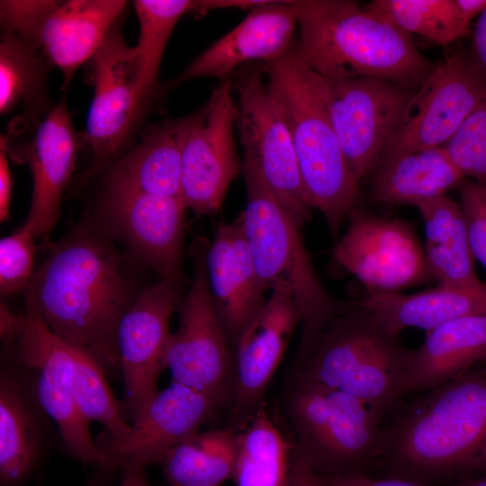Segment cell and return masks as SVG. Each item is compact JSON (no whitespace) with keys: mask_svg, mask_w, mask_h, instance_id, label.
I'll use <instances>...</instances> for the list:
<instances>
[{"mask_svg":"<svg viewBox=\"0 0 486 486\" xmlns=\"http://www.w3.org/2000/svg\"><path fill=\"white\" fill-rule=\"evenodd\" d=\"M260 68L285 117L309 202L321 212L335 237L355 206L357 182L320 98L316 74L290 50Z\"/></svg>","mask_w":486,"mask_h":486,"instance_id":"cell-5","label":"cell"},{"mask_svg":"<svg viewBox=\"0 0 486 486\" xmlns=\"http://www.w3.org/2000/svg\"><path fill=\"white\" fill-rule=\"evenodd\" d=\"M52 66L31 44L20 37L2 32L0 40V112L22 104L28 117H47L55 107L48 93V76Z\"/></svg>","mask_w":486,"mask_h":486,"instance_id":"cell-33","label":"cell"},{"mask_svg":"<svg viewBox=\"0 0 486 486\" xmlns=\"http://www.w3.org/2000/svg\"><path fill=\"white\" fill-rule=\"evenodd\" d=\"M126 5L123 0L58 1L28 43L60 69L66 88L76 69L99 50Z\"/></svg>","mask_w":486,"mask_h":486,"instance_id":"cell-24","label":"cell"},{"mask_svg":"<svg viewBox=\"0 0 486 486\" xmlns=\"http://www.w3.org/2000/svg\"><path fill=\"white\" fill-rule=\"evenodd\" d=\"M299 35L290 52L326 76H371L417 89L437 64L411 35L350 0H298Z\"/></svg>","mask_w":486,"mask_h":486,"instance_id":"cell-3","label":"cell"},{"mask_svg":"<svg viewBox=\"0 0 486 486\" xmlns=\"http://www.w3.org/2000/svg\"><path fill=\"white\" fill-rule=\"evenodd\" d=\"M388 333L360 302H349L302 352L294 379L340 390L364 401L383 418L405 404L402 381L411 350Z\"/></svg>","mask_w":486,"mask_h":486,"instance_id":"cell-4","label":"cell"},{"mask_svg":"<svg viewBox=\"0 0 486 486\" xmlns=\"http://www.w3.org/2000/svg\"><path fill=\"white\" fill-rule=\"evenodd\" d=\"M77 143L63 96L40 122L32 140L12 153L13 158L28 164L32 172V203L23 225L36 238H48L58 220L61 195L74 171Z\"/></svg>","mask_w":486,"mask_h":486,"instance_id":"cell-21","label":"cell"},{"mask_svg":"<svg viewBox=\"0 0 486 486\" xmlns=\"http://www.w3.org/2000/svg\"><path fill=\"white\" fill-rule=\"evenodd\" d=\"M380 463L427 483L486 467V368L406 405L383 427Z\"/></svg>","mask_w":486,"mask_h":486,"instance_id":"cell-2","label":"cell"},{"mask_svg":"<svg viewBox=\"0 0 486 486\" xmlns=\"http://www.w3.org/2000/svg\"><path fill=\"white\" fill-rule=\"evenodd\" d=\"M322 486H428L427 482L400 476L372 478L361 472L319 476Z\"/></svg>","mask_w":486,"mask_h":486,"instance_id":"cell-40","label":"cell"},{"mask_svg":"<svg viewBox=\"0 0 486 486\" xmlns=\"http://www.w3.org/2000/svg\"><path fill=\"white\" fill-rule=\"evenodd\" d=\"M293 449L319 475L361 472L380 463L383 416L360 399L294 379L285 403Z\"/></svg>","mask_w":486,"mask_h":486,"instance_id":"cell-7","label":"cell"},{"mask_svg":"<svg viewBox=\"0 0 486 486\" xmlns=\"http://www.w3.org/2000/svg\"><path fill=\"white\" fill-rule=\"evenodd\" d=\"M238 94V126L243 148V173L261 181L301 228L310 206L302 183L290 130L261 68L231 76Z\"/></svg>","mask_w":486,"mask_h":486,"instance_id":"cell-8","label":"cell"},{"mask_svg":"<svg viewBox=\"0 0 486 486\" xmlns=\"http://www.w3.org/2000/svg\"><path fill=\"white\" fill-rule=\"evenodd\" d=\"M145 468L143 467H128L122 471L120 486H151L148 482Z\"/></svg>","mask_w":486,"mask_h":486,"instance_id":"cell-44","label":"cell"},{"mask_svg":"<svg viewBox=\"0 0 486 486\" xmlns=\"http://www.w3.org/2000/svg\"><path fill=\"white\" fill-rule=\"evenodd\" d=\"M184 117L147 128L140 142L112 163L107 191L181 197Z\"/></svg>","mask_w":486,"mask_h":486,"instance_id":"cell-26","label":"cell"},{"mask_svg":"<svg viewBox=\"0 0 486 486\" xmlns=\"http://www.w3.org/2000/svg\"><path fill=\"white\" fill-rule=\"evenodd\" d=\"M7 150L3 136L0 140V220L5 221L9 216L12 177L7 159Z\"/></svg>","mask_w":486,"mask_h":486,"instance_id":"cell-43","label":"cell"},{"mask_svg":"<svg viewBox=\"0 0 486 486\" xmlns=\"http://www.w3.org/2000/svg\"><path fill=\"white\" fill-rule=\"evenodd\" d=\"M231 76L223 78L207 103L184 117L181 159V197L197 216L217 212L240 164L233 126L238 105Z\"/></svg>","mask_w":486,"mask_h":486,"instance_id":"cell-12","label":"cell"},{"mask_svg":"<svg viewBox=\"0 0 486 486\" xmlns=\"http://www.w3.org/2000/svg\"><path fill=\"white\" fill-rule=\"evenodd\" d=\"M374 170L372 198L389 204L416 206L445 196L466 178L445 146L387 158L378 162Z\"/></svg>","mask_w":486,"mask_h":486,"instance_id":"cell-28","label":"cell"},{"mask_svg":"<svg viewBox=\"0 0 486 486\" xmlns=\"http://www.w3.org/2000/svg\"><path fill=\"white\" fill-rule=\"evenodd\" d=\"M196 244L191 286L178 304L179 325L170 335L164 366L172 382L203 392L220 405L230 404L235 362L211 295L205 261L208 245Z\"/></svg>","mask_w":486,"mask_h":486,"instance_id":"cell-9","label":"cell"},{"mask_svg":"<svg viewBox=\"0 0 486 486\" xmlns=\"http://www.w3.org/2000/svg\"><path fill=\"white\" fill-rule=\"evenodd\" d=\"M224 0H135L133 5L140 24L134 48L137 79L141 94L149 104L156 93L158 71L170 35L187 14H205L225 8Z\"/></svg>","mask_w":486,"mask_h":486,"instance_id":"cell-32","label":"cell"},{"mask_svg":"<svg viewBox=\"0 0 486 486\" xmlns=\"http://www.w3.org/2000/svg\"><path fill=\"white\" fill-rule=\"evenodd\" d=\"M346 233L332 250L333 262L367 290L397 292L435 279L409 222L353 207Z\"/></svg>","mask_w":486,"mask_h":486,"instance_id":"cell-15","label":"cell"},{"mask_svg":"<svg viewBox=\"0 0 486 486\" xmlns=\"http://www.w3.org/2000/svg\"><path fill=\"white\" fill-rule=\"evenodd\" d=\"M469 58L475 68L486 77V8L476 23Z\"/></svg>","mask_w":486,"mask_h":486,"instance_id":"cell-42","label":"cell"},{"mask_svg":"<svg viewBox=\"0 0 486 486\" xmlns=\"http://www.w3.org/2000/svg\"><path fill=\"white\" fill-rule=\"evenodd\" d=\"M53 0H1L2 32L29 42L45 15L57 4Z\"/></svg>","mask_w":486,"mask_h":486,"instance_id":"cell-39","label":"cell"},{"mask_svg":"<svg viewBox=\"0 0 486 486\" xmlns=\"http://www.w3.org/2000/svg\"><path fill=\"white\" fill-rule=\"evenodd\" d=\"M238 431L197 432L173 446L161 464L168 486H220L233 477Z\"/></svg>","mask_w":486,"mask_h":486,"instance_id":"cell-30","label":"cell"},{"mask_svg":"<svg viewBox=\"0 0 486 486\" xmlns=\"http://www.w3.org/2000/svg\"><path fill=\"white\" fill-rule=\"evenodd\" d=\"M298 307L289 291L276 288L240 334L236 345L235 388L230 402L234 429H243L264 408V397L297 326Z\"/></svg>","mask_w":486,"mask_h":486,"instance_id":"cell-19","label":"cell"},{"mask_svg":"<svg viewBox=\"0 0 486 486\" xmlns=\"http://www.w3.org/2000/svg\"><path fill=\"white\" fill-rule=\"evenodd\" d=\"M455 486H486V477L465 480Z\"/></svg>","mask_w":486,"mask_h":486,"instance_id":"cell-45","label":"cell"},{"mask_svg":"<svg viewBox=\"0 0 486 486\" xmlns=\"http://www.w3.org/2000/svg\"><path fill=\"white\" fill-rule=\"evenodd\" d=\"M112 241L95 223L77 226L53 245L25 288L26 307L104 373L120 368L118 325L142 291Z\"/></svg>","mask_w":486,"mask_h":486,"instance_id":"cell-1","label":"cell"},{"mask_svg":"<svg viewBox=\"0 0 486 486\" xmlns=\"http://www.w3.org/2000/svg\"><path fill=\"white\" fill-rule=\"evenodd\" d=\"M485 97L486 77L453 52L416 89L378 162L445 146Z\"/></svg>","mask_w":486,"mask_h":486,"instance_id":"cell-13","label":"cell"},{"mask_svg":"<svg viewBox=\"0 0 486 486\" xmlns=\"http://www.w3.org/2000/svg\"><path fill=\"white\" fill-rule=\"evenodd\" d=\"M289 486H322L319 475L293 448L291 453Z\"/></svg>","mask_w":486,"mask_h":486,"instance_id":"cell-41","label":"cell"},{"mask_svg":"<svg viewBox=\"0 0 486 486\" xmlns=\"http://www.w3.org/2000/svg\"><path fill=\"white\" fill-rule=\"evenodd\" d=\"M247 205L240 214L258 277L266 291L290 292L301 315L305 350L348 305L322 284L302 238V228L256 177L244 174Z\"/></svg>","mask_w":486,"mask_h":486,"instance_id":"cell-6","label":"cell"},{"mask_svg":"<svg viewBox=\"0 0 486 486\" xmlns=\"http://www.w3.org/2000/svg\"><path fill=\"white\" fill-rule=\"evenodd\" d=\"M458 189L472 253L486 268V186L464 178Z\"/></svg>","mask_w":486,"mask_h":486,"instance_id":"cell-38","label":"cell"},{"mask_svg":"<svg viewBox=\"0 0 486 486\" xmlns=\"http://www.w3.org/2000/svg\"><path fill=\"white\" fill-rule=\"evenodd\" d=\"M4 345L34 373L39 402L57 425L65 452L76 460L112 470L93 439L89 424L75 400L74 346L56 336L29 307L14 338Z\"/></svg>","mask_w":486,"mask_h":486,"instance_id":"cell-11","label":"cell"},{"mask_svg":"<svg viewBox=\"0 0 486 486\" xmlns=\"http://www.w3.org/2000/svg\"><path fill=\"white\" fill-rule=\"evenodd\" d=\"M415 207L425 226L427 261L439 284L472 286L482 284L475 273L461 205L445 195L422 202Z\"/></svg>","mask_w":486,"mask_h":486,"instance_id":"cell-29","label":"cell"},{"mask_svg":"<svg viewBox=\"0 0 486 486\" xmlns=\"http://www.w3.org/2000/svg\"><path fill=\"white\" fill-rule=\"evenodd\" d=\"M360 302L373 312L388 333L399 335L407 328L428 332L449 320L486 312V284H439L412 294L367 290Z\"/></svg>","mask_w":486,"mask_h":486,"instance_id":"cell-27","label":"cell"},{"mask_svg":"<svg viewBox=\"0 0 486 486\" xmlns=\"http://www.w3.org/2000/svg\"><path fill=\"white\" fill-rule=\"evenodd\" d=\"M205 261L214 306L230 341L237 343L265 305L267 292L256 273L241 215L219 225Z\"/></svg>","mask_w":486,"mask_h":486,"instance_id":"cell-22","label":"cell"},{"mask_svg":"<svg viewBox=\"0 0 486 486\" xmlns=\"http://www.w3.org/2000/svg\"><path fill=\"white\" fill-rule=\"evenodd\" d=\"M315 74L342 153L358 183L374 169L416 89L377 77Z\"/></svg>","mask_w":486,"mask_h":486,"instance_id":"cell-10","label":"cell"},{"mask_svg":"<svg viewBox=\"0 0 486 486\" xmlns=\"http://www.w3.org/2000/svg\"><path fill=\"white\" fill-rule=\"evenodd\" d=\"M364 8L410 35L446 46L467 34L486 0H374Z\"/></svg>","mask_w":486,"mask_h":486,"instance_id":"cell-31","label":"cell"},{"mask_svg":"<svg viewBox=\"0 0 486 486\" xmlns=\"http://www.w3.org/2000/svg\"><path fill=\"white\" fill-rule=\"evenodd\" d=\"M186 210L182 197L107 191L95 224L133 261L181 283Z\"/></svg>","mask_w":486,"mask_h":486,"instance_id":"cell-16","label":"cell"},{"mask_svg":"<svg viewBox=\"0 0 486 486\" xmlns=\"http://www.w3.org/2000/svg\"><path fill=\"white\" fill-rule=\"evenodd\" d=\"M180 300V283L161 278L142 289L119 322L117 350L124 383L121 405L126 419L132 421L157 391L170 320Z\"/></svg>","mask_w":486,"mask_h":486,"instance_id":"cell-17","label":"cell"},{"mask_svg":"<svg viewBox=\"0 0 486 486\" xmlns=\"http://www.w3.org/2000/svg\"><path fill=\"white\" fill-rule=\"evenodd\" d=\"M104 374L91 356L74 347L73 389L77 409L88 424L99 422L104 428V435L119 439L128 434L130 425Z\"/></svg>","mask_w":486,"mask_h":486,"instance_id":"cell-35","label":"cell"},{"mask_svg":"<svg viewBox=\"0 0 486 486\" xmlns=\"http://www.w3.org/2000/svg\"><path fill=\"white\" fill-rule=\"evenodd\" d=\"M119 25V21L114 23L88 61L94 96L86 140L93 163L82 181L119 158L149 104L139 88L134 48L126 43Z\"/></svg>","mask_w":486,"mask_h":486,"instance_id":"cell-14","label":"cell"},{"mask_svg":"<svg viewBox=\"0 0 486 486\" xmlns=\"http://www.w3.org/2000/svg\"><path fill=\"white\" fill-rule=\"evenodd\" d=\"M221 406L212 397L179 382L157 390L119 439L102 432L96 445L112 469L161 464L176 445L196 434Z\"/></svg>","mask_w":486,"mask_h":486,"instance_id":"cell-18","label":"cell"},{"mask_svg":"<svg viewBox=\"0 0 486 486\" xmlns=\"http://www.w3.org/2000/svg\"><path fill=\"white\" fill-rule=\"evenodd\" d=\"M297 1L264 0L248 10L245 19L195 58L167 86L212 76H230L241 64L274 61L293 45L298 28Z\"/></svg>","mask_w":486,"mask_h":486,"instance_id":"cell-20","label":"cell"},{"mask_svg":"<svg viewBox=\"0 0 486 486\" xmlns=\"http://www.w3.org/2000/svg\"><path fill=\"white\" fill-rule=\"evenodd\" d=\"M486 360V312L457 318L427 332L411 350L402 381L403 393L429 391Z\"/></svg>","mask_w":486,"mask_h":486,"instance_id":"cell-25","label":"cell"},{"mask_svg":"<svg viewBox=\"0 0 486 486\" xmlns=\"http://www.w3.org/2000/svg\"><path fill=\"white\" fill-rule=\"evenodd\" d=\"M35 236L22 225L0 240V292L7 296L25 289L33 275L34 258L39 246Z\"/></svg>","mask_w":486,"mask_h":486,"instance_id":"cell-37","label":"cell"},{"mask_svg":"<svg viewBox=\"0 0 486 486\" xmlns=\"http://www.w3.org/2000/svg\"><path fill=\"white\" fill-rule=\"evenodd\" d=\"M292 449L263 408L238 431L232 479L237 486H289Z\"/></svg>","mask_w":486,"mask_h":486,"instance_id":"cell-34","label":"cell"},{"mask_svg":"<svg viewBox=\"0 0 486 486\" xmlns=\"http://www.w3.org/2000/svg\"><path fill=\"white\" fill-rule=\"evenodd\" d=\"M14 359L12 364L4 362L0 374L2 486L22 483L36 467L47 442L48 416L37 397L34 373L29 368L32 374H25L26 367Z\"/></svg>","mask_w":486,"mask_h":486,"instance_id":"cell-23","label":"cell"},{"mask_svg":"<svg viewBox=\"0 0 486 486\" xmlns=\"http://www.w3.org/2000/svg\"><path fill=\"white\" fill-rule=\"evenodd\" d=\"M445 147L465 177L486 186V97Z\"/></svg>","mask_w":486,"mask_h":486,"instance_id":"cell-36","label":"cell"}]
</instances>
